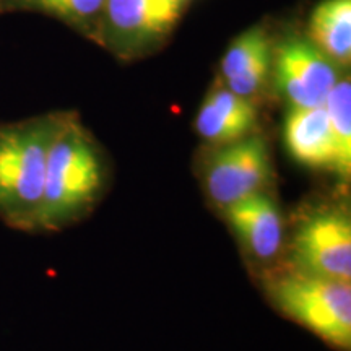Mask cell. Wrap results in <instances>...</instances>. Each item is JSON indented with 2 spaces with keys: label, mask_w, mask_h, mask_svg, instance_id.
I'll use <instances>...</instances> for the list:
<instances>
[{
  "label": "cell",
  "mask_w": 351,
  "mask_h": 351,
  "mask_svg": "<svg viewBox=\"0 0 351 351\" xmlns=\"http://www.w3.org/2000/svg\"><path fill=\"white\" fill-rule=\"evenodd\" d=\"M98 148L72 114L64 112L47 153L39 231H57L82 218L103 186Z\"/></svg>",
  "instance_id": "cell-1"
},
{
  "label": "cell",
  "mask_w": 351,
  "mask_h": 351,
  "mask_svg": "<svg viewBox=\"0 0 351 351\" xmlns=\"http://www.w3.org/2000/svg\"><path fill=\"white\" fill-rule=\"evenodd\" d=\"M64 112L0 125V218L39 231L47 153Z\"/></svg>",
  "instance_id": "cell-2"
},
{
  "label": "cell",
  "mask_w": 351,
  "mask_h": 351,
  "mask_svg": "<svg viewBox=\"0 0 351 351\" xmlns=\"http://www.w3.org/2000/svg\"><path fill=\"white\" fill-rule=\"evenodd\" d=\"M271 296L285 314L339 348L351 345V289L348 282L298 274L278 280Z\"/></svg>",
  "instance_id": "cell-3"
},
{
  "label": "cell",
  "mask_w": 351,
  "mask_h": 351,
  "mask_svg": "<svg viewBox=\"0 0 351 351\" xmlns=\"http://www.w3.org/2000/svg\"><path fill=\"white\" fill-rule=\"evenodd\" d=\"M182 0H104L95 43L121 59L150 54L174 32Z\"/></svg>",
  "instance_id": "cell-4"
},
{
  "label": "cell",
  "mask_w": 351,
  "mask_h": 351,
  "mask_svg": "<svg viewBox=\"0 0 351 351\" xmlns=\"http://www.w3.org/2000/svg\"><path fill=\"white\" fill-rule=\"evenodd\" d=\"M339 65L307 38L289 36L274 46L271 72L291 108L322 106L337 85Z\"/></svg>",
  "instance_id": "cell-5"
},
{
  "label": "cell",
  "mask_w": 351,
  "mask_h": 351,
  "mask_svg": "<svg viewBox=\"0 0 351 351\" xmlns=\"http://www.w3.org/2000/svg\"><path fill=\"white\" fill-rule=\"evenodd\" d=\"M271 178L269 145L258 135H249L221 145L205 169V187L221 208L263 192Z\"/></svg>",
  "instance_id": "cell-6"
},
{
  "label": "cell",
  "mask_w": 351,
  "mask_h": 351,
  "mask_svg": "<svg viewBox=\"0 0 351 351\" xmlns=\"http://www.w3.org/2000/svg\"><path fill=\"white\" fill-rule=\"evenodd\" d=\"M301 274L350 282L351 223L341 212H320L300 226L293 244Z\"/></svg>",
  "instance_id": "cell-7"
},
{
  "label": "cell",
  "mask_w": 351,
  "mask_h": 351,
  "mask_svg": "<svg viewBox=\"0 0 351 351\" xmlns=\"http://www.w3.org/2000/svg\"><path fill=\"white\" fill-rule=\"evenodd\" d=\"M274 43L265 26H252L232 41L219 64L221 80L228 90L254 101L271 75Z\"/></svg>",
  "instance_id": "cell-8"
},
{
  "label": "cell",
  "mask_w": 351,
  "mask_h": 351,
  "mask_svg": "<svg viewBox=\"0 0 351 351\" xmlns=\"http://www.w3.org/2000/svg\"><path fill=\"white\" fill-rule=\"evenodd\" d=\"M223 210L230 226L254 257L269 261L278 254L283 243V221L271 197L258 192Z\"/></svg>",
  "instance_id": "cell-9"
},
{
  "label": "cell",
  "mask_w": 351,
  "mask_h": 351,
  "mask_svg": "<svg viewBox=\"0 0 351 351\" xmlns=\"http://www.w3.org/2000/svg\"><path fill=\"white\" fill-rule=\"evenodd\" d=\"M256 124L257 108L254 101L232 93L223 83L208 91L195 117V130L200 137L217 145L249 137Z\"/></svg>",
  "instance_id": "cell-10"
},
{
  "label": "cell",
  "mask_w": 351,
  "mask_h": 351,
  "mask_svg": "<svg viewBox=\"0 0 351 351\" xmlns=\"http://www.w3.org/2000/svg\"><path fill=\"white\" fill-rule=\"evenodd\" d=\"M285 143L298 163L335 173V140L326 108H291L285 121Z\"/></svg>",
  "instance_id": "cell-11"
},
{
  "label": "cell",
  "mask_w": 351,
  "mask_h": 351,
  "mask_svg": "<svg viewBox=\"0 0 351 351\" xmlns=\"http://www.w3.org/2000/svg\"><path fill=\"white\" fill-rule=\"evenodd\" d=\"M307 39L340 67L351 60V0H322L311 13Z\"/></svg>",
  "instance_id": "cell-12"
},
{
  "label": "cell",
  "mask_w": 351,
  "mask_h": 351,
  "mask_svg": "<svg viewBox=\"0 0 351 351\" xmlns=\"http://www.w3.org/2000/svg\"><path fill=\"white\" fill-rule=\"evenodd\" d=\"M103 7L104 0H0V15L39 13L93 41Z\"/></svg>",
  "instance_id": "cell-13"
},
{
  "label": "cell",
  "mask_w": 351,
  "mask_h": 351,
  "mask_svg": "<svg viewBox=\"0 0 351 351\" xmlns=\"http://www.w3.org/2000/svg\"><path fill=\"white\" fill-rule=\"evenodd\" d=\"M324 108L335 140V173L345 179L351 171V83L348 78L337 82L326 98Z\"/></svg>",
  "instance_id": "cell-14"
},
{
  "label": "cell",
  "mask_w": 351,
  "mask_h": 351,
  "mask_svg": "<svg viewBox=\"0 0 351 351\" xmlns=\"http://www.w3.org/2000/svg\"><path fill=\"white\" fill-rule=\"evenodd\" d=\"M182 2H186V3H187V0H182Z\"/></svg>",
  "instance_id": "cell-15"
}]
</instances>
